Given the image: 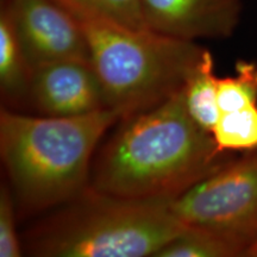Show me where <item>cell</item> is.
<instances>
[{
  "instance_id": "obj_1",
  "label": "cell",
  "mask_w": 257,
  "mask_h": 257,
  "mask_svg": "<svg viewBox=\"0 0 257 257\" xmlns=\"http://www.w3.org/2000/svg\"><path fill=\"white\" fill-rule=\"evenodd\" d=\"M231 159L193 119L181 89L120 119L93 163L91 187L128 199H175Z\"/></svg>"
},
{
  "instance_id": "obj_2",
  "label": "cell",
  "mask_w": 257,
  "mask_h": 257,
  "mask_svg": "<svg viewBox=\"0 0 257 257\" xmlns=\"http://www.w3.org/2000/svg\"><path fill=\"white\" fill-rule=\"evenodd\" d=\"M120 119L111 108L48 117L3 107L0 155L18 216L56 208L82 194L91 186L96 147Z\"/></svg>"
},
{
  "instance_id": "obj_3",
  "label": "cell",
  "mask_w": 257,
  "mask_h": 257,
  "mask_svg": "<svg viewBox=\"0 0 257 257\" xmlns=\"http://www.w3.org/2000/svg\"><path fill=\"white\" fill-rule=\"evenodd\" d=\"M172 200L115 197L89 186L29 231L23 246L40 257H155L185 229Z\"/></svg>"
},
{
  "instance_id": "obj_4",
  "label": "cell",
  "mask_w": 257,
  "mask_h": 257,
  "mask_svg": "<svg viewBox=\"0 0 257 257\" xmlns=\"http://www.w3.org/2000/svg\"><path fill=\"white\" fill-rule=\"evenodd\" d=\"M108 108L127 118L184 89L206 48L149 29L81 19Z\"/></svg>"
},
{
  "instance_id": "obj_5",
  "label": "cell",
  "mask_w": 257,
  "mask_h": 257,
  "mask_svg": "<svg viewBox=\"0 0 257 257\" xmlns=\"http://www.w3.org/2000/svg\"><path fill=\"white\" fill-rule=\"evenodd\" d=\"M185 227L211 233L239 256L257 242V149L231 159L170 201Z\"/></svg>"
},
{
  "instance_id": "obj_6",
  "label": "cell",
  "mask_w": 257,
  "mask_h": 257,
  "mask_svg": "<svg viewBox=\"0 0 257 257\" xmlns=\"http://www.w3.org/2000/svg\"><path fill=\"white\" fill-rule=\"evenodd\" d=\"M31 69L79 61L91 63L81 22L56 0H3Z\"/></svg>"
},
{
  "instance_id": "obj_7",
  "label": "cell",
  "mask_w": 257,
  "mask_h": 257,
  "mask_svg": "<svg viewBox=\"0 0 257 257\" xmlns=\"http://www.w3.org/2000/svg\"><path fill=\"white\" fill-rule=\"evenodd\" d=\"M28 108L48 117H74L108 107L92 64L63 61L32 70Z\"/></svg>"
},
{
  "instance_id": "obj_8",
  "label": "cell",
  "mask_w": 257,
  "mask_h": 257,
  "mask_svg": "<svg viewBox=\"0 0 257 257\" xmlns=\"http://www.w3.org/2000/svg\"><path fill=\"white\" fill-rule=\"evenodd\" d=\"M146 28L180 40L232 36L242 16V0H140Z\"/></svg>"
},
{
  "instance_id": "obj_9",
  "label": "cell",
  "mask_w": 257,
  "mask_h": 257,
  "mask_svg": "<svg viewBox=\"0 0 257 257\" xmlns=\"http://www.w3.org/2000/svg\"><path fill=\"white\" fill-rule=\"evenodd\" d=\"M32 69L25 57L8 10L0 9V94L5 108L29 107Z\"/></svg>"
},
{
  "instance_id": "obj_10",
  "label": "cell",
  "mask_w": 257,
  "mask_h": 257,
  "mask_svg": "<svg viewBox=\"0 0 257 257\" xmlns=\"http://www.w3.org/2000/svg\"><path fill=\"white\" fill-rule=\"evenodd\" d=\"M218 80L214 60L206 50L186 82L184 92L189 114L202 128L212 134L220 111L218 106Z\"/></svg>"
},
{
  "instance_id": "obj_11",
  "label": "cell",
  "mask_w": 257,
  "mask_h": 257,
  "mask_svg": "<svg viewBox=\"0 0 257 257\" xmlns=\"http://www.w3.org/2000/svg\"><path fill=\"white\" fill-rule=\"evenodd\" d=\"M212 136L221 153L257 149V104L236 111L220 112Z\"/></svg>"
},
{
  "instance_id": "obj_12",
  "label": "cell",
  "mask_w": 257,
  "mask_h": 257,
  "mask_svg": "<svg viewBox=\"0 0 257 257\" xmlns=\"http://www.w3.org/2000/svg\"><path fill=\"white\" fill-rule=\"evenodd\" d=\"M81 19L107 22L134 29H147L140 0H56Z\"/></svg>"
},
{
  "instance_id": "obj_13",
  "label": "cell",
  "mask_w": 257,
  "mask_h": 257,
  "mask_svg": "<svg viewBox=\"0 0 257 257\" xmlns=\"http://www.w3.org/2000/svg\"><path fill=\"white\" fill-rule=\"evenodd\" d=\"M227 243L205 231L185 227L174 239L156 252L155 257H238Z\"/></svg>"
},
{
  "instance_id": "obj_14",
  "label": "cell",
  "mask_w": 257,
  "mask_h": 257,
  "mask_svg": "<svg viewBox=\"0 0 257 257\" xmlns=\"http://www.w3.org/2000/svg\"><path fill=\"white\" fill-rule=\"evenodd\" d=\"M236 76L218 80V106L220 112L236 111L257 104V64L239 61Z\"/></svg>"
},
{
  "instance_id": "obj_15",
  "label": "cell",
  "mask_w": 257,
  "mask_h": 257,
  "mask_svg": "<svg viewBox=\"0 0 257 257\" xmlns=\"http://www.w3.org/2000/svg\"><path fill=\"white\" fill-rule=\"evenodd\" d=\"M17 216L14 195L6 182L0 187V257L23 255V243H21L16 227Z\"/></svg>"
},
{
  "instance_id": "obj_16",
  "label": "cell",
  "mask_w": 257,
  "mask_h": 257,
  "mask_svg": "<svg viewBox=\"0 0 257 257\" xmlns=\"http://www.w3.org/2000/svg\"><path fill=\"white\" fill-rule=\"evenodd\" d=\"M245 257H257V242H256L255 245L251 246L249 251L246 252Z\"/></svg>"
}]
</instances>
